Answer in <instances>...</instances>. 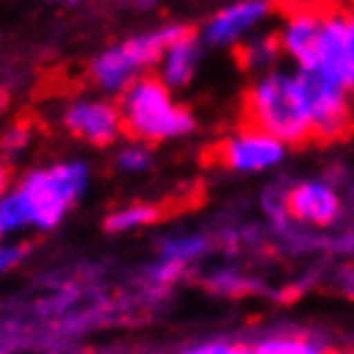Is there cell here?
<instances>
[{
  "label": "cell",
  "instance_id": "obj_1",
  "mask_svg": "<svg viewBox=\"0 0 354 354\" xmlns=\"http://www.w3.org/2000/svg\"><path fill=\"white\" fill-rule=\"evenodd\" d=\"M244 118L283 142L288 149L313 142V124L301 77L288 67L254 77L244 95Z\"/></svg>",
  "mask_w": 354,
  "mask_h": 354
},
{
  "label": "cell",
  "instance_id": "obj_2",
  "mask_svg": "<svg viewBox=\"0 0 354 354\" xmlns=\"http://www.w3.org/2000/svg\"><path fill=\"white\" fill-rule=\"evenodd\" d=\"M124 131L133 142L162 144L185 139L198 129V118L185 103H177L175 93L157 77V75H142L115 100Z\"/></svg>",
  "mask_w": 354,
  "mask_h": 354
},
{
  "label": "cell",
  "instance_id": "obj_3",
  "mask_svg": "<svg viewBox=\"0 0 354 354\" xmlns=\"http://www.w3.org/2000/svg\"><path fill=\"white\" fill-rule=\"evenodd\" d=\"M90 167L82 160L52 162L28 169L13 185V193L26 213L28 229L54 231L67 213L82 201L90 187Z\"/></svg>",
  "mask_w": 354,
  "mask_h": 354
},
{
  "label": "cell",
  "instance_id": "obj_4",
  "mask_svg": "<svg viewBox=\"0 0 354 354\" xmlns=\"http://www.w3.org/2000/svg\"><path fill=\"white\" fill-rule=\"evenodd\" d=\"M288 147L252 124H241L216 144L213 157L234 175H265L285 162Z\"/></svg>",
  "mask_w": 354,
  "mask_h": 354
},
{
  "label": "cell",
  "instance_id": "obj_5",
  "mask_svg": "<svg viewBox=\"0 0 354 354\" xmlns=\"http://www.w3.org/2000/svg\"><path fill=\"white\" fill-rule=\"evenodd\" d=\"M301 77L303 93L308 100L313 139L319 142H337L344 139L354 129V108L349 100V90L328 82L313 70H295Z\"/></svg>",
  "mask_w": 354,
  "mask_h": 354
},
{
  "label": "cell",
  "instance_id": "obj_6",
  "mask_svg": "<svg viewBox=\"0 0 354 354\" xmlns=\"http://www.w3.org/2000/svg\"><path fill=\"white\" fill-rule=\"evenodd\" d=\"M59 121L70 136L95 149L113 147L126 133L118 103L111 97H75L64 106Z\"/></svg>",
  "mask_w": 354,
  "mask_h": 354
},
{
  "label": "cell",
  "instance_id": "obj_7",
  "mask_svg": "<svg viewBox=\"0 0 354 354\" xmlns=\"http://www.w3.org/2000/svg\"><path fill=\"white\" fill-rule=\"evenodd\" d=\"M274 6L265 0H239L213 10L198 31L203 44L216 49H239L249 36L259 34V28L272 18Z\"/></svg>",
  "mask_w": 354,
  "mask_h": 354
},
{
  "label": "cell",
  "instance_id": "obj_8",
  "mask_svg": "<svg viewBox=\"0 0 354 354\" xmlns=\"http://www.w3.org/2000/svg\"><path fill=\"white\" fill-rule=\"evenodd\" d=\"M326 6H310V3H295L288 6L280 16V24L274 28V39L292 70H306L316 59L321 28H324Z\"/></svg>",
  "mask_w": 354,
  "mask_h": 354
},
{
  "label": "cell",
  "instance_id": "obj_9",
  "mask_svg": "<svg viewBox=\"0 0 354 354\" xmlns=\"http://www.w3.org/2000/svg\"><path fill=\"white\" fill-rule=\"evenodd\" d=\"M288 218L306 229H331L344 213V201L328 180H301L288 187L285 195Z\"/></svg>",
  "mask_w": 354,
  "mask_h": 354
},
{
  "label": "cell",
  "instance_id": "obj_10",
  "mask_svg": "<svg viewBox=\"0 0 354 354\" xmlns=\"http://www.w3.org/2000/svg\"><path fill=\"white\" fill-rule=\"evenodd\" d=\"M306 70L319 72L321 77H326L328 82L342 85L346 90L354 82V64L349 62L344 41V6H326L316 59Z\"/></svg>",
  "mask_w": 354,
  "mask_h": 354
},
{
  "label": "cell",
  "instance_id": "obj_11",
  "mask_svg": "<svg viewBox=\"0 0 354 354\" xmlns=\"http://www.w3.org/2000/svg\"><path fill=\"white\" fill-rule=\"evenodd\" d=\"M142 75H147V72L142 70V64L133 57L126 41H118V44L106 46L103 52H97L88 67V77L93 82V88L111 100L124 95Z\"/></svg>",
  "mask_w": 354,
  "mask_h": 354
},
{
  "label": "cell",
  "instance_id": "obj_12",
  "mask_svg": "<svg viewBox=\"0 0 354 354\" xmlns=\"http://www.w3.org/2000/svg\"><path fill=\"white\" fill-rule=\"evenodd\" d=\"M201 57H203V39H201L198 31H193V28L187 26L185 31L162 52L154 75H157L172 93H175V90H183L195 80V72L201 67Z\"/></svg>",
  "mask_w": 354,
  "mask_h": 354
},
{
  "label": "cell",
  "instance_id": "obj_13",
  "mask_svg": "<svg viewBox=\"0 0 354 354\" xmlns=\"http://www.w3.org/2000/svg\"><path fill=\"white\" fill-rule=\"evenodd\" d=\"M236 52V59H239V67L247 75H254V77H262L267 72H272L280 67V46H277V39H274V31H259V34L249 36L247 41L234 49Z\"/></svg>",
  "mask_w": 354,
  "mask_h": 354
},
{
  "label": "cell",
  "instance_id": "obj_14",
  "mask_svg": "<svg viewBox=\"0 0 354 354\" xmlns=\"http://www.w3.org/2000/svg\"><path fill=\"white\" fill-rule=\"evenodd\" d=\"M211 252V239L198 231H185V234H172L160 244V259L172 262V265L187 270L190 265L201 262Z\"/></svg>",
  "mask_w": 354,
  "mask_h": 354
},
{
  "label": "cell",
  "instance_id": "obj_15",
  "mask_svg": "<svg viewBox=\"0 0 354 354\" xmlns=\"http://www.w3.org/2000/svg\"><path fill=\"white\" fill-rule=\"evenodd\" d=\"M254 354H331L326 342L301 331H280L267 334L252 344Z\"/></svg>",
  "mask_w": 354,
  "mask_h": 354
},
{
  "label": "cell",
  "instance_id": "obj_16",
  "mask_svg": "<svg viewBox=\"0 0 354 354\" xmlns=\"http://www.w3.org/2000/svg\"><path fill=\"white\" fill-rule=\"evenodd\" d=\"M160 218H162L160 205L149 203V201H136V203H126L108 213L106 221H103V229L108 234H131V231L154 226Z\"/></svg>",
  "mask_w": 354,
  "mask_h": 354
},
{
  "label": "cell",
  "instance_id": "obj_17",
  "mask_svg": "<svg viewBox=\"0 0 354 354\" xmlns=\"http://www.w3.org/2000/svg\"><path fill=\"white\" fill-rule=\"evenodd\" d=\"M115 167L126 172V175H142L147 169H151L154 165V151H151L149 144L142 142H126L124 147H118L115 151Z\"/></svg>",
  "mask_w": 354,
  "mask_h": 354
},
{
  "label": "cell",
  "instance_id": "obj_18",
  "mask_svg": "<svg viewBox=\"0 0 354 354\" xmlns=\"http://www.w3.org/2000/svg\"><path fill=\"white\" fill-rule=\"evenodd\" d=\"M24 229H28L26 213L21 208V201L13 193V187H8L6 193L0 195V241L16 236L18 231Z\"/></svg>",
  "mask_w": 354,
  "mask_h": 354
},
{
  "label": "cell",
  "instance_id": "obj_19",
  "mask_svg": "<svg viewBox=\"0 0 354 354\" xmlns=\"http://www.w3.org/2000/svg\"><path fill=\"white\" fill-rule=\"evenodd\" d=\"M285 195H288V187L285 190H277V185L267 187L265 195H262V208H265V216L272 221V226L277 229H285L290 218H288V203H285Z\"/></svg>",
  "mask_w": 354,
  "mask_h": 354
},
{
  "label": "cell",
  "instance_id": "obj_20",
  "mask_svg": "<svg viewBox=\"0 0 354 354\" xmlns=\"http://www.w3.org/2000/svg\"><path fill=\"white\" fill-rule=\"evenodd\" d=\"M180 354H254V349H252V344H244V342L211 339V342H201V344L185 346Z\"/></svg>",
  "mask_w": 354,
  "mask_h": 354
},
{
  "label": "cell",
  "instance_id": "obj_21",
  "mask_svg": "<svg viewBox=\"0 0 354 354\" xmlns=\"http://www.w3.org/2000/svg\"><path fill=\"white\" fill-rule=\"evenodd\" d=\"M208 288L223 295H241L249 290V277L234 272V270H218L208 277Z\"/></svg>",
  "mask_w": 354,
  "mask_h": 354
},
{
  "label": "cell",
  "instance_id": "obj_22",
  "mask_svg": "<svg viewBox=\"0 0 354 354\" xmlns=\"http://www.w3.org/2000/svg\"><path fill=\"white\" fill-rule=\"evenodd\" d=\"M28 257V244L21 241H0V277L13 272Z\"/></svg>",
  "mask_w": 354,
  "mask_h": 354
},
{
  "label": "cell",
  "instance_id": "obj_23",
  "mask_svg": "<svg viewBox=\"0 0 354 354\" xmlns=\"http://www.w3.org/2000/svg\"><path fill=\"white\" fill-rule=\"evenodd\" d=\"M185 272H187V270L172 265V262L157 259V262L149 267V283H154L157 288H162V290H165V288H169V285H175Z\"/></svg>",
  "mask_w": 354,
  "mask_h": 354
},
{
  "label": "cell",
  "instance_id": "obj_24",
  "mask_svg": "<svg viewBox=\"0 0 354 354\" xmlns=\"http://www.w3.org/2000/svg\"><path fill=\"white\" fill-rule=\"evenodd\" d=\"M28 142H31V131H28V126L16 124L3 133V139H0V151H3V154H18V151L26 149Z\"/></svg>",
  "mask_w": 354,
  "mask_h": 354
},
{
  "label": "cell",
  "instance_id": "obj_25",
  "mask_svg": "<svg viewBox=\"0 0 354 354\" xmlns=\"http://www.w3.org/2000/svg\"><path fill=\"white\" fill-rule=\"evenodd\" d=\"M344 41L349 62L354 64V6H344Z\"/></svg>",
  "mask_w": 354,
  "mask_h": 354
},
{
  "label": "cell",
  "instance_id": "obj_26",
  "mask_svg": "<svg viewBox=\"0 0 354 354\" xmlns=\"http://www.w3.org/2000/svg\"><path fill=\"white\" fill-rule=\"evenodd\" d=\"M10 187V167H8V162H6V157L0 154V195L6 193Z\"/></svg>",
  "mask_w": 354,
  "mask_h": 354
},
{
  "label": "cell",
  "instance_id": "obj_27",
  "mask_svg": "<svg viewBox=\"0 0 354 354\" xmlns=\"http://www.w3.org/2000/svg\"><path fill=\"white\" fill-rule=\"evenodd\" d=\"M349 100H352V108H354V82L349 85Z\"/></svg>",
  "mask_w": 354,
  "mask_h": 354
},
{
  "label": "cell",
  "instance_id": "obj_28",
  "mask_svg": "<svg viewBox=\"0 0 354 354\" xmlns=\"http://www.w3.org/2000/svg\"><path fill=\"white\" fill-rule=\"evenodd\" d=\"M339 354H354V349H349V352H339Z\"/></svg>",
  "mask_w": 354,
  "mask_h": 354
}]
</instances>
